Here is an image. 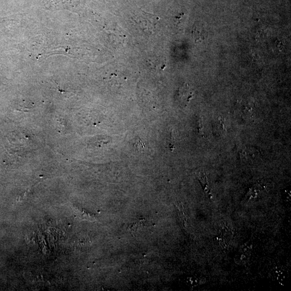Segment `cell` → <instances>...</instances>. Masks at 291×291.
I'll use <instances>...</instances> for the list:
<instances>
[{"mask_svg":"<svg viewBox=\"0 0 291 291\" xmlns=\"http://www.w3.org/2000/svg\"><path fill=\"white\" fill-rule=\"evenodd\" d=\"M134 21L147 35H154L159 31L160 18L155 15L142 12L135 16Z\"/></svg>","mask_w":291,"mask_h":291,"instance_id":"1","label":"cell"},{"mask_svg":"<svg viewBox=\"0 0 291 291\" xmlns=\"http://www.w3.org/2000/svg\"><path fill=\"white\" fill-rule=\"evenodd\" d=\"M255 108V102L254 100H244L241 102L238 111L239 112L240 115L242 120H249L254 117Z\"/></svg>","mask_w":291,"mask_h":291,"instance_id":"2","label":"cell"},{"mask_svg":"<svg viewBox=\"0 0 291 291\" xmlns=\"http://www.w3.org/2000/svg\"><path fill=\"white\" fill-rule=\"evenodd\" d=\"M213 132L218 137H223L227 133L226 120L222 116H218L213 123Z\"/></svg>","mask_w":291,"mask_h":291,"instance_id":"3","label":"cell"},{"mask_svg":"<svg viewBox=\"0 0 291 291\" xmlns=\"http://www.w3.org/2000/svg\"><path fill=\"white\" fill-rule=\"evenodd\" d=\"M148 225L147 221L145 219L140 220L139 221L133 223L129 226L130 232L135 233L139 231L142 228Z\"/></svg>","mask_w":291,"mask_h":291,"instance_id":"4","label":"cell"},{"mask_svg":"<svg viewBox=\"0 0 291 291\" xmlns=\"http://www.w3.org/2000/svg\"><path fill=\"white\" fill-rule=\"evenodd\" d=\"M205 29H203V28L196 27L193 32L194 36L195 37L196 40H199L200 39L203 40L204 38H205Z\"/></svg>","mask_w":291,"mask_h":291,"instance_id":"5","label":"cell"}]
</instances>
